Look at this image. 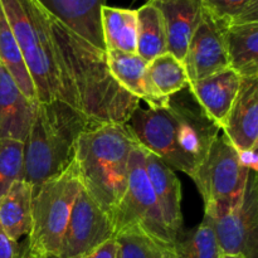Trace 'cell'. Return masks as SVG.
I'll return each instance as SVG.
<instances>
[{"mask_svg": "<svg viewBox=\"0 0 258 258\" xmlns=\"http://www.w3.org/2000/svg\"><path fill=\"white\" fill-rule=\"evenodd\" d=\"M80 189L75 161L60 175L35 186L32 199V228L24 244L28 257H57Z\"/></svg>", "mask_w": 258, "mask_h": 258, "instance_id": "8992f818", "label": "cell"}, {"mask_svg": "<svg viewBox=\"0 0 258 258\" xmlns=\"http://www.w3.org/2000/svg\"><path fill=\"white\" fill-rule=\"evenodd\" d=\"M117 254L118 243L115 237H113V238L108 239L107 242L101 244L97 249H95V251L91 252L90 254L83 258H117Z\"/></svg>", "mask_w": 258, "mask_h": 258, "instance_id": "f546056e", "label": "cell"}, {"mask_svg": "<svg viewBox=\"0 0 258 258\" xmlns=\"http://www.w3.org/2000/svg\"><path fill=\"white\" fill-rule=\"evenodd\" d=\"M222 258H243L241 256H231V254H223V257Z\"/></svg>", "mask_w": 258, "mask_h": 258, "instance_id": "4dcf8cb0", "label": "cell"}, {"mask_svg": "<svg viewBox=\"0 0 258 258\" xmlns=\"http://www.w3.org/2000/svg\"><path fill=\"white\" fill-rule=\"evenodd\" d=\"M223 254L258 258V175L249 170L239 206L218 218H212Z\"/></svg>", "mask_w": 258, "mask_h": 258, "instance_id": "9c48e42d", "label": "cell"}, {"mask_svg": "<svg viewBox=\"0 0 258 258\" xmlns=\"http://www.w3.org/2000/svg\"><path fill=\"white\" fill-rule=\"evenodd\" d=\"M125 125L139 145L190 178L221 133L194 98L178 93L164 105L139 106Z\"/></svg>", "mask_w": 258, "mask_h": 258, "instance_id": "7a4b0ae2", "label": "cell"}, {"mask_svg": "<svg viewBox=\"0 0 258 258\" xmlns=\"http://www.w3.org/2000/svg\"><path fill=\"white\" fill-rule=\"evenodd\" d=\"M91 126L63 101L38 102L24 141L23 180L35 188L60 175L75 160L80 135Z\"/></svg>", "mask_w": 258, "mask_h": 258, "instance_id": "277c9868", "label": "cell"}, {"mask_svg": "<svg viewBox=\"0 0 258 258\" xmlns=\"http://www.w3.org/2000/svg\"><path fill=\"white\" fill-rule=\"evenodd\" d=\"M23 247H24V246H23ZM23 258H30V257H28L27 254H25V252H24V254H23Z\"/></svg>", "mask_w": 258, "mask_h": 258, "instance_id": "1f68e13d", "label": "cell"}, {"mask_svg": "<svg viewBox=\"0 0 258 258\" xmlns=\"http://www.w3.org/2000/svg\"><path fill=\"white\" fill-rule=\"evenodd\" d=\"M101 30L106 50L136 53L138 12L133 9L102 5L100 12Z\"/></svg>", "mask_w": 258, "mask_h": 258, "instance_id": "44dd1931", "label": "cell"}, {"mask_svg": "<svg viewBox=\"0 0 258 258\" xmlns=\"http://www.w3.org/2000/svg\"><path fill=\"white\" fill-rule=\"evenodd\" d=\"M204 9L222 24L258 22V0H201Z\"/></svg>", "mask_w": 258, "mask_h": 258, "instance_id": "4316f807", "label": "cell"}, {"mask_svg": "<svg viewBox=\"0 0 258 258\" xmlns=\"http://www.w3.org/2000/svg\"><path fill=\"white\" fill-rule=\"evenodd\" d=\"M33 185L17 180L0 198V226L13 241L28 236L32 228Z\"/></svg>", "mask_w": 258, "mask_h": 258, "instance_id": "ffe728a7", "label": "cell"}, {"mask_svg": "<svg viewBox=\"0 0 258 258\" xmlns=\"http://www.w3.org/2000/svg\"><path fill=\"white\" fill-rule=\"evenodd\" d=\"M138 43L136 53L145 62L168 52V37L161 13L146 2L138 10Z\"/></svg>", "mask_w": 258, "mask_h": 258, "instance_id": "7402d4cb", "label": "cell"}, {"mask_svg": "<svg viewBox=\"0 0 258 258\" xmlns=\"http://www.w3.org/2000/svg\"><path fill=\"white\" fill-rule=\"evenodd\" d=\"M175 258H222L221 248L214 233L213 221L211 217L204 216L203 222L186 233L178 237L174 246Z\"/></svg>", "mask_w": 258, "mask_h": 258, "instance_id": "d4e9b609", "label": "cell"}, {"mask_svg": "<svg viewBox=\"0 0 258 258\" xmlns=\"http://www.w3.org/2000/svg\"><path fill=\"white\" fill-rule=\"evenodd\" d=\"M135 143L126 125L120 123L91 126L78 138L73 161L81 186L110 217L127 188Z\"/></svg>", "mask_w": 258, "mask_h": 258, "instance_id": "3957f363", "label": "cell"}, {"mask_svg": "<svg viewBox=\"0 0 258 258\" xmlns=\"http://www.w3.org/2000/svg\"><path fill=\"white\" fill-rule=\"evenodd\" d=\"M221 131L239 153L258 148V76L242 78Z\"/></svg>", "mask_w": 258, "mask_h": 258, "instance_id": "7c38bea8", "label": "cell"}, {"mask_svg": "<svg viewBox=\"0 0 258 258\" xmlns=\"http://www.w3.org/2000/svg\"><path fill=\"white\" fill-rule=\"evenodd\" d=\"M113 237L111 217L81 186L55 258H83Z\"/></svg>", "mask_w": 258, "mask_h": 258, "instance_id": "30bf717a", "label": "cell"}, {"mask_svg": "<svg viewBox=\"0 0 258 258\" xmlns=\"http://www.w3.org/2000/svg\"><path fill=\"white\" fill-rule=\"evenodd\" d=\"M37 105L25 97L10 73L0 64V139L24 143Z\"/></svg>", "mask_w": 258, "mask_h": 258, "instance_id": "2e32d148", "label": "cell"}, {"mask_svg": "<svg viewBox=\"0 0 258 258\" xmlns=\"http://www.w3.org/2000/svg\"><path fill=\"white\" fill-rule=\"evenodd\" d=\"M53 17L90 44L105 49L100 12L106 0H38Z\"/></svg>", "mask_w": 258, "mask_h": 258, "instance_id": "e0dca14e", "label": "cell"}, {"mask_svg": "<svg viewBox=\"0 0 258 258\" xmlns=\"http://www.w3.org/2000/svg\"><path fill=\"white\" fill-rule=\"evenodd\" d=\"M106 60L111 75L118 85L150 106L151 101L144 81L148 62H145L138 53H123L118 50H106Z\"/></svg>", "mask_w": 258, "mask_h": 258, "instance_id": "cb8c5ba5", "label": "cell"}, {"mask_svg": "<svg viewBox=\"0 0 258 258\" xmlns=\"http://www.w3.org/2000/svg\"><path fill=\"white\" fill-rule=\"evenodd\" d=\"M115 238L118 243L117 258H175L174 247L166 246L140 232H121Z\"/></svg>", "mask_w": 258, "mask_h": 258, "instance_id": "484cf974", "label": "cell"}, {"mask_svg": "<svg viewBox=\"0 0 258 258\" xmlns=\"http://www.w3.org/2000/svg\"><path fill=\"white\" fill-rule=\"evenodd\" d=\"M23 60L37 91L38 102H66L49 13L38 0H0Z\"/></svg>", "mask_w": 258, "mask_h": 258, "instance_id": "5b68a950", "label": "cell"}, {"mask_svg": "<svg viewBox=\"0 0 258 258\" xmlns=\"http://www.w3.org/2000/svg\"><path fill=\"white\" fill-rule=\"evenodd\" d=\"M144 81L151 101L148 107L164 105L171 96L189 87V78L183 62L169 52L148 63Z\"/></svg>", "mask_w": 258, "mask_h": 258, "instance_id": "ac0fdd59", "label": "cell"}, {"mask_svg": "<svg viewBox=\"0 0 258 258\" xmlns=\"http://www.w3.org/2000/svg\"><path fill=\"white\" fill-rule=\"evenodd\" d=\"M24 143L0 139V198L17 180H23Z\"/></svg>", "mask_w": 258, "mask_h": 258, "instance_id": "83f0119b", "label": "cell"}, {"mask_svg": "<svg viewBox=\"0 0 258 258\" xmlns=\"http://www.w3.org/2000/svg\"><path fill=\"white\" fill-rule=\"evenodd\" d=\"M144 163H145V170L150 185L155 193L156 201L163 213L164 221L171 232H174L176 236H180L183 214H181V186L178 176L170 166L166 165L159 156L146 149H144Z\"/></svg>", "mask_w": 258, "mask_h": 258, "instance_id": "9a60e30c", "label": "cell"}, {"mask_svg": "<svg viewBox=\"0 0 258 258\" xmlns=\"http://www.w3.org/2000/svg\"><path fill=\"white\" fill-rule=\"evenodd\" d=\"M49 24L66 103L92 126L125 125L140 100L123 90L111 75L106 50L86 42L50 13Z\"/></svg>", "mask_w": 258, "mask_h": 258, "instance_id": "6da1fadb", "label": "cell"}, {"mask_svg": "<svg viewBox=\"0 0 258 258\" xmlns=\"http://www.w3.org/2000/svg\"><path fill=\"white\" fill-rule=\"evenodd\" d=\"M24 247L7 236L0 226V258H23Z\"/></svg>", "mask_w": 258, "mask_h": 258, "instance_id": "f1b7e54d", "label": "cell"}, {"mask_svg": "<svg viewBox=\"0 0 258 258\" xmlns=\"http://www.w3.org/2000/svg\"><path fill=\"white\" fill-rule=\"evenodd\" d=\"M115 236L125 231L146 234L166 246H175L179 236L164 221L144 163V149L135 143L128 161L127 188L111 216Z\"/></svg>", "mask_w": 258, "mask_h": 258, "instance_id": "ba28073f", "label": "cell"}, {"mask_svg": "<svg viewBox=\"0 0 258 258\" xmlns=\"http://www.w3.org/2000/svg\"><path fill=\"white\" fill-rule=\"evenodd\" d=\"M223 25L206 9L183 58L189 83L203 80L229 68Z\"/></svg>", "mask_w": 258, "mask_h": 258, "instance_id": "8fae6325", "label": "cell"}, {"mask_svg": "<svg viewBox=\"0 0 258 258\" xmlns=\"http://www.w3.org/2000/svg\"><path fill=\"white\" fill-rule=\"evenodd\" d=\"M161 13L168 37V52L183 60L190 38L203 17L201 0H148Z\"/></svg>", "mask_w": 258, "mask_h": 258, "instance_id": "5bb4252c", "label": "cell"}, {"mask_svg": "<svg viewBox=\"0 0 258 258\" xmlns=\"http://www.w3.org/2000/svg\"><path fill=\"white\" fill-rule=\"evenodd\" d=\"M229 68L242 78L258 76V22L223 25Z\"/></svg>", "mask_w": 258, "mask_h": 258, "instance_id": "d6986e66", "label": "cell"}, {"mask_svg": "<svg viewBox=\"0 0 258 258\" xmlns=\"http://www.w3.org/2000/svg\"><path fill=\"white\" fill-rule=\"evenodd\" d=\"M249 169L242 164L239 153L219 134L191 179L204 201L206 214L218 218L233 211L242 202Z\"/></svg>", "mask_w": 258, "mask_h": 258, "instance_id": "52a82bcc", "label": "cell"}, {"mask_svg": "<svg viewBox=\"0 0 258 258\" xmlns=\"http://www.w3.org/2000/svg\"><path fill=\"white\" fill-rule=\"evenodd\" d=\"M241 81V76L228 68L189 83L188 90L204 113L222 128L236 100Z\"/></svg>", "mask_w": 258, "mask_h": 258, "instance_id": "4fadbf2b", "label": "cell"}, {"mask_svg": "<svg viewBox=\"0 0 258 258\" xmlns=\"http://www.w3.org/2000/svg\"><path fill=\"white\" fill-rule=\"evenodd\" d=\"M0 64L10 73L18 87L32 102H38L37 91L23 60L9 22L0 2Z\"/></svg>", "mask_w": 258, "mask_h": 258, "instance_id": "603a6c76", "label": "cell"}]
</instances>
